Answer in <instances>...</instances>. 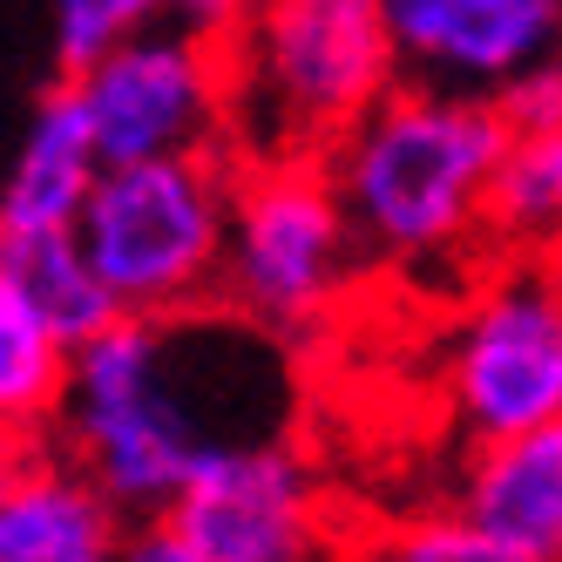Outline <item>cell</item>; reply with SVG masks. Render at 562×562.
<instances>
[{"label":"cell","mask_w":562,"mask_h":562,"mask_svg":"<svg viewBox=\"0 0 562 562\" xmlns=\"http://www.w3.org/2000/svg\"><path fill=\"white\" fill-rule=\"evenodd\" d=\"M0 271L34 299V312L61 333L68 352L115 318V299L95 285L89 258L75 251V231H0Z\"/></svg>","instance_id":"5bb4252c"},{"label":"cell","mask_w":562,"mask_h":562,"mask_svg":"<svg viewBox=\"0 0 562 562\" xmlns=\"http://www.w3.org/2000/svg\"><path fill=\"white\" fill-rule=\"evenodd\" d=\"M217 55L237 156H318L400 82L380 0H251Z\"/></svg>","instance_id":"3957f363"},{"label":"cell","mask_w":562,"mask_h":562,"mask_svg":"<svg viewBox=\"0 0 562 562\" xmlns=\"http://www.w3.org/2000/svg\"><path fill=\"white\" fill-rule=\"evenodd\" d=\"M400 82L495 95L529 61L562 55V0H380Z\"/></svg>","instance_id":"9c48e42d"},{"label":"cell","mask_w":562,"mask_h":562,"mask_svg":"<svg viewBox=\"0 0 562 562\" xmlns=\"http://www.w3.org/2000/svg\"><path fill=\"white\" fill-rule=\"evenodd\" d=\"M95 170H102V156H95V136L82 123V102L61 82L27 115V130L14 143L8 183H0V231H68Z\"/></svg>","instance_id":"7c38bea8"},{"label":"cell","mask_w":562,"mask_h":562,"mask_svg":"<svg viewBox=\"0 0 562 562\" xmlns=\"http://www.w3.org/2000/svg\"><path fill=\"white\" fill-rule=\"evenodd\" d=\"M481 231H495L521 258L562 251V130H508Z\"/></svg>","instance_id":"4fadbf2b"},{"label":"cell","mask_w":562,"mask_h":562,"mask_svg":"<svg viewBox=\"0 0 562 562\" xmlns=\"http://www.w3.org/2000/svg\"><path fill=\"white\" fill-rule=\"evenodd\" d=\"M21 448H27V440H14V434H0V481H8V474H14V461H21Z\"/></svg>","instance_id":"44dd1931"},{"label":"cell","mask_w":562,"mask_h":562,"mask_svg":"<svg viewBox=\"0 0 562 562\" xmlns=\"http://www.w3.org/2000/svg\"><path fill=\"white\" fill-rule=\"evenodd\" d=\"M224 211H231L224 156L183 149V156L102 164L68 231L75 251L89 258L95 285L115 299V312L164 318V312L211 305Z\"/></svg>","instance_id":"277c9868"},{"label":"cell","mask_w":562,"mask_h":562,"mask_svg":"<svg viewBox=\"0 0 562 562\" xmlns=\"http://www.w3.org/2000/svg\"><path fill=\"white\" fill-rule=\"evenodd\" d=\"M488 102L502 109L508 130H562V55L529 61L521 75H508Z\"/></svg>","instance_id":"ac0fdd59"},{"label":"cell","mask_w":562,"mask_h":562,"mask_svg":"<svg viewBox=\"0 0 562 562\" xmlns=\"http://www.w3.org/2000/svg\"><path fill=\"white\" fill-rule=\"evenodd\" d=\"M102 164L183 156L224 143V55L196 34L143 27L68 75Z\"/></svg>","instance_id":"ba28073f"},{"label":"cell","mask_w":562,"mask_h":562,"mask_svg":"<svg viewBox=\"0 0 562 562\" xmlns=\"http://www.w3.org/2000/svg\"><path fill=\"white\" fill-rule=\"evenodd\" d=\"M508 123L488 95L393 82L367 115L318 149L359 258L380 265H448L481 237L488 177L502 164Z\"/></svg>","instance_id":"7a4b0ae2"},{"label":"cell","mask_w":562,"mask_h":562,"mask_svg":"<svg viewBox=\"0 0 562 562\" xmlns=\"http://www.w3.org/2000/svg\"><path fill=\"white\" fill-rule=\"evenodd\" d=\"M461 508L562 562V414L508 440H481L461 474Z\"/></svg>","instance_id":"8fae6325"},{"label":"cell","mask_w":562,"mask_h":562,"mask_svg":"<svg viewBox=\"0 0 562 562\" xmlns=\"http://www.w3.org/2000/svg\"><path fill=\"white\" fill-rule=\"evenodd\" d=\"M123 529L130 515L68 454H34V440L0 481V562H115Z\"/></svg>","instance_id":"30bf717a"},{"label":"cell","mask_w":562,"mask_h":562,"mask_svg":"<svg viewBox=\"0 0 562 562\" xmlns=\"http://www.w3.org/2000/svg\"><path fill=\"white\" fill-rule=\"evenodd\" d=\"M292 400L285 339L251 318L204 312H115L102 333L68 352L55 440L130 521L164 515L196 454L217 440L271 434Z\"/></svg>","instance_id":"6da1fadb"},{"label":"cell","mask_w":562,"mask_h":562,"mask_svg":"<svg viewBox=\"0 0 562 562\" xmlns=\"http://www.w3.org/2000/svg\"><path fill=\"white\" fill-rule=\"evenodd\" d=\"M440 400L468 448L562 414V265L495 271L440 346Z\"/></svg>","instance_id":"8992f818"},{"label":"cell","mask_w":562,"mask_h":562,"mask_svg":"<svg viewBox=\"0 0 562 562\" xmlns=\"http://www.w3.org/2000/svg\"><path fill=\"white\" fill-rule=\"evenodd\" d=\"M143 27H164V0H55V68L61 82L82 75L95 55L130 42Z\"/></svg>","instance_id":"e0dca14e"},{"label":"cell","mask_w":562,"mask_h":562,"mask_svg":"<svg viewBox=\"0 0 562 562\" xmlns=\"http://www.w3.org/2000/svg\"><path fill=\"white\" fill-rule=\"evenodd\" d=\"M115 562H196V555L177 542V529H170L164 515H149V521H130V529H123Z\"/></svg>","instance_id":"ffe728a7"},{"label":"cell","mask_w":562,"mask_h":562,"mask_svg":"<svg viewBox=\"0 0 562 562\" xmlns=\"http://www.w3.org/2000/svg\"><path fill=\"white\" fill-rule=\"evenodd\" d=\"M61 373H68L61 333L0 271V434H14V440L48 434L55 400H61Z\"/></svg>","instance_id":"9a60e30c"},{"label":"cell","mask_w":562,"mask_h":562,"mask_svg":"<svg viewBox=\"0 0 562 562\" xmlns=\"http://www.w3.org/2000/svg\"><path fill=\"white\" fill-rule=\"evenodd\" d=\"M359 271L352 224L318 156H245L231 170L217 292L224 312L251 318L271 339H299L333 318Z\"/></svg>","instance_id":"5b68a950"},{"label":"cell","mask_w":562,"mask_h":562,"mask_svg":"<svg viewBox=\"0 0 562 562\" xmlns=\"http://www.w3.org/2000/svg\"><path fill=\"white\" fill-rule=\"evenodd\" d=\"M245 8H251V0H164V27H177V34H196V42L224 48Z\"/></svg>","instance_id":"d6986e66"},{"label":"cell","mask_w":562,"mask_h":562,"mask_svg":"<svg viewBox=\"0 0 562 562\" xmlns=\"http://www.w3.org/2000/svg\"><path fill=\"white\" fill-rule=\"evenodd\" d=\"M164 521L196 562H318L326 555V495L305 454L278 434L217 440L196 454Z\"/></svg>","instance_id":"52a82bcc"},{"label":"cell","mask_w":562,"mask_h":562,"mask_svg":"<svg viewBox=\"0 0 562 562\" xmlns=\"http://www.w3.org/2000/svg\"><path fill=\"white\" fill-rule=\"evenodd\" d=\"M359 562H555L529 542H515L502 529H488L481 515L454 508H427V515H400L359 542Z\"/></svg>","instance_id":"2e32d148"}]
</instances>
